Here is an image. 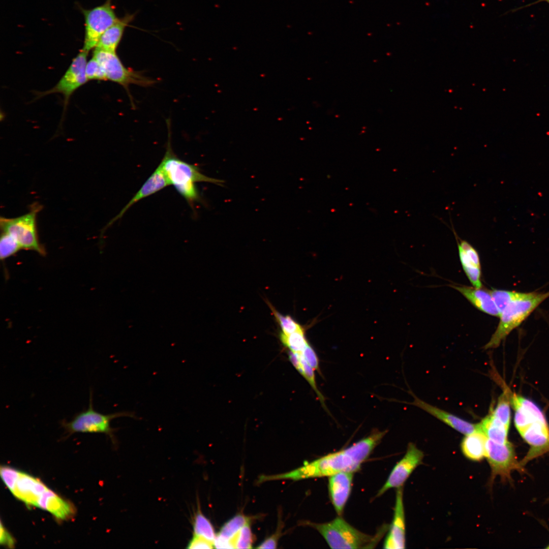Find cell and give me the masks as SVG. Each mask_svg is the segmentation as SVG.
I'll return each instance as SVG.
<instances>
[{
  "label": "cell",
  "instance_id": "6da1fadb",
  "mask_svg": "<svg viewBox=\"0 0 549 549\" xmlns=\"http://www.w3.org/2000/svg\"><path fill=\"white\" fill-rule=\"evenodd\" d=\"M386 433V430L380 431L374 429L369 436L348 448L329 453L311 462H305L302 466L293 471L292 475L296 480H298L329 477L342 472H356Z\"/></svg>",
  "mask_w": 549,
  "mask_h": 549
},
{
  "label": "cell",
  "instance_id": "7a4b0ae2",
  "mask_svg": "<svg viewBox=\"0 0 549 549\" xmlns=\"http://www.w3.org/2000/svg\"><path fill=\"white\" fill-rule=\"evenodd\" d=\"M491 293L500 313V321L484 349L498 347L510 333L549 297V291L522 292L492 289Z\"/></svg>",
  "mask_w": 549,
  "mask_h": 549
},
{
  "label": "cell",
  "instance_id": "3957f363",
  "mask_svg": "<svg viewBox=\"0 0 549 549\" xmlns=\"http://www.w3.org/2000/svg\"><path fill=\"white\" fill-rule=\"evenodd\" d=\"M514 410L515 426L530 448L520 461L524 467L549 452V425L540 408L530 400L515 393L510 396Z\"/></svg>",
  "mask_w": 549,
  "mask_h": 549
},
{
  "label": "cell",
  "instance_id": "277c9868",
  "mask_svg": "<svg viewBox=\"0 0 549 549\" xmlns=\"http://www.w3.org/2000/svg\"><path fill=\"white\" fill-rule=\"evenodd\" d=\"M160 165L170 185H172L191 205L199 199L195 182H208L221 185L224 182L205 176L195 165L177 158L172 151L170 142Z\"/></svg>",
  "mask_w": 549,
  "mask_h": 549
},
{
  "label": "cell",
  "instance_id": "5b68a950",
  "mask_svg": "<svg viewBox=\"0 0 549 549\" xmlns=\"http://www.w3.org/2000/svg\"><path fill=\"white\" fill-rule=\"evenodd\" d=\"M306 525L316 529L332 548H366L374 542L373 536L357 530L340 515L329 522Z\"/></svg>",
  "mask_w": 549,
  "mask_h": 549
},
{
  "label": "cell",
  "instance_id": "8992f818",
  "mask_svg": "<svg viewBox=\"0 0 549 549\" xmlns=\"http://www.w3.org/2000/svg\"><path fill=\"white\" fill-rule=\"evenodd\" d=\"M42 207L39 203L32 204L27 213L16 218L1 217V232H6L14 238L21 249L35 251L44 255L45 251L40 244L37 230V216Z\"/></svg>",
  "mask_w": 549,
  "mask_h": 549
},
{
  "label": "cell",
  "instance_id": "52a82bcc",
  "mask_svg": "<svg viewBox=\"0 0 549 549\" xmlns=\"http://www.w3.org/2000/svg\"><path fill=\"white\" fill-rule=\"evenodd\" d=\"M124 416L136 418L134 413L129 412L104 414L96 411L93 406L91 391L88 408L76 414L69 421L62 420L61 425L70 434L75 433H105L111 436L114 429L110 425L111 421Z\"/></svg>",
  "mask_w": 549,
  "mask_h": 549
},
{
  "label": "cell",
  "instance_id": "ba28073f",
  "mask_svg": "<svg viewBox=\"0 0 549 549\" xmlns=\"http://www.w3.org/2000/svg\"><path fill=\"white\" fill-rule=\"evenodd\" d=\"M94 57L102 66L107 80L123 86L127 91L130 84L147 86L154 81L141 73L127 68L121 63L115 52L95 48Z\"/></svg>",
  "mask_w": 549,
  "mask_h": 549
},
{
  "label": "cell",
  "instance_id": "9c48e42d",
  "mask_svg": "<svg viewBox=\"0 0 549 549\" xmlns=\"http://www.w3.org/2000/svg\"><path fill=\"white\" fill-rule=\"evenodd\" d=\"M486 458L491 469L490 481L499 476L503 482L511 481V473L517 470L524 471L520 462L517 460L514 447L509 441L500 444L487 439L486 443Z\"/></svg>",
  "mask_w": 549,
  "mask_h": 549
},
{
  "label": "cell",
  "instance_id": "30bf717a",
  "mask_svg": "<svg viewBox=\"0 0 549 549\" xmlns=\"http://www.w3.org/2000/svg\"><path fill=\"white\" fill-rule=\"evenodd\" d=\"M85 21V35L82 49L88 51L95 48L103 34L118 18L111 0L90 9H82Z\"/></svg>",
  "mask_w": 549,
  "mask_h": 549
},
{
  "label": "cell",
  "instance_id": "8fae6325",
  "mask_svg": "<svg viewBox=\"0 0 549 549\" xmlns=\"http://www.w3.org/2000/svg\"><path fill=\"white\" fill-rule=\"evenodd\" d=\"M88 51L82 49L73 58L69 68L57 83L52 88L39 94V97L59 93L64 96L65 106L70 97L78 88L87 81L85 72Z\"/></svg>",
  "mask_w": 549,
  "mask_h": 549
},
{
  "label": "cell",
  "instance_id": "7c38bea8",
  "mask_svg": "<svg viewBox=\"0 0 549 549\" xmlns=\"http://www.w3.org/2000/svg\"><path fill=\"white\" fill-rule=\"evenodd\" d=\"M423 456V452L415 444L409 443L404 457L393 467L377 496H380L390 489L403 486L415 469L422 464Z\"/></svg>",
  "mask_w": 549,
  "mask_h": 549
},
{
  "label": "cell",
  "instance_id": "4fadbf2b",
  "mask_svg": "<svg viewBox=\"0 0 549 549\" xmlns=\"http://www.w3.org/2000/svg\"><path fill=\"white\" fill-rule=\"evenodd\" d=\"M405 519L403 486L397 488L392 523L384 542L383 548H405Z\"/></svg>",
  "mask_w": 549,
  "mask_h": 549
},
{
  "label": "cell",
  "instance_id": "5bb4252c",
  "mask_svg": "<svg viewBox=\"0 0 549 549\" xmlns=\"http://www.w3.org/2000/svg\"><path fill=\"white\" fill-rule=\"evenodd\" d=\"M49 489L39 479L19 471L11 492L27 505H36L42 495Z\"/></svg>",
  "mask_w": 549,
  "mask_h": 549
},
{
  "label": "cell",
  "instance_id": "9a60e30c",
  "mask_svg": "<svg viewBox=\"0 0 549 549\" xmlns=\"http://www.w3.org/2000/svg\"><path fill=\"white\" fill-rule=\"evenodd\" d=\"M353 472H342L329 477L328 490L331 501L339 515H341L350 495Z\"/></svg>",
  "mask_w": 549,
  "mask_h": 549
},
{
  "label": "cell",
  "instance_id": "2e32d148",
  "mask_svg": "<svg viewBox=\"0 0 549 549\" xmlns=\"http://www.w3.org/2000/svg\"><path fill=\"white\" fill-rule=\"evenodd\" d=\"M169 185H170V184L160 164L130 201L119 213L108 224L106 228L121 218L128 209L138 201L157 193Z\"/></svg>",
  "mask_w": 549,
  "mask_h": 549
},
{
  "label": "cell",
  "instance_id": "e0dca14e",
  "mask_svg": "<svg viewBox=\"0 0 549 549\" xmlns=\"http://www.w3.org/2000/svg\"><path fill=\"white\" fill-rule=\"evenodd\" d=\"M451 286L460 292L477 309L491 316L499 318L500 313L490 290L464 285Z\"/></svg>",
  "mask_w": 549,
  "mask_h": 549
},
{
  "label": "cell",
  "instance_id": "ac0fdd59",
  "mask_svg": "<svg viewBox=\"0 0 549 549\" xmlns=\"http://www.w3.org/2000/svg\"><path fill=\"white\" fill-rule=\"evenodd\" d=\"M411 403L440 420L456 431L465 435L478 430V424L464 420L448 412L433 406L414 396Z\"/></svg>",
  "mask_w": 549,
  "mask_h": 549
},
{
  "label": "cell",
  "instance_id": "d6986e66",
  "mask_svg": "<svg viewBox=\"0 0 549 549\" xmlns=\"http://www.w3.org/2000/svg\"><path fill=\"white\" fill-rule=\"evenodd\" d=\"M36 506L49 511L60 520L68 519L74 513L71 504L50 489L39 498Z\"/></svg>",
  "mask_w": 549,
  "mask_h": 549
},
{
  "label": "cell",
  "instance_id": "ffe728a7",
  "mask_svg": "<svg viewBox=\"0 0 549 549\" xmlns=\"http://www.w3.org/2000/svg\"><path fill=\"white\" fill-rule=\"evenodd\" d=\"M487 438L479 429L465 435L461 444L464 455L468 460L479 462L486 457Z\"/></svg>",
  "mask_w": 549,
  "mask_h": 549
},
{
  "label": "cell",
  "instance_id": "44dd1931",
  "mask_svg": "<svg viewBox=\"0 0 549 549\" xmlns=\"http://www.w3.org/2000/svg\"><path fill=\"white\" fill-rule=\"evenodd\" d=\"M132 19V15H127L121 19H118L103 34L96 48L115 52L121 41L126 27Z\"/></svg>",
  "mask_w": 549,
  "mask_h": 549
},
{
  "label": "cell",
  "instance_id": "7402d4cb",
  "mask_svg": "<svg viewBox=\"0 0 549 549\" xmlns=\"http://www.w3.org/2000/svg\"><path fill=\"white\" fill-rule=\"evenodd\" d=\"M478 428L488 439L493 442L500 444L509 442L508 434L509 428L496 418L491 411L478 423Z\"/></svg>",
  "mask_w": 549,
  "mask_h": 549
},
{
  "label": "cell",
  "instance_id": "603a6c76",
  "mask_svg": "<svg viewBox=\"0 0 549 549\" xmlns=\"http://www.w3.org/2000/svg\"><path fill=\"white\" fill-rule=\"evenodd\" d=\"M460 259L463 268L474 287H482L481 280V268L476 266L467 255L462 248L458 245Z\"/></svg>",
  "mask_w": 549,
  "mask_h": 549
},
{
  "label": "cell",
  "instance_id": "cb8c5ba5",
  "mask_svg": "<svg viewBox=\"0 0 549 549\" xmlns=\"http://www.w3.org/2000/svg\"><path fill=\"white\" fill-rule=\"evenodd\" d=\"M249 522V517L243 514H237L223 526L217 535L226 539L232 540L240 529Z\"/></svg>",
  "mask_w": 549,
  "mask_h": 549
},
{
  "label": "cell",
  "instance_id": "d4e9b609",
  "mask_svg": "<svg viewBox=\"0 0 549 549\" xmlns=\"http://www.w3.org/2000/svg\"><path fill=\"white\" fill-rule=\"evenodd\" d=\"M510 396L506 390L499 397L495 408L491 407L490 411L494 416L506 426L509 428L510 423Z\"/></svg>",
  "mask_w": 549,
  "mask_h": 549
},
{
  "label": "cell",
  "instance_id": "484cf974",
  "mask_svg": "<svg viewBox=\"0 0 549 549\" xmlns=\"http://www.w3.org/2000/svg\"><path fill=\"white\" fill-rule=\"evenodd\" d=\"M280 340L290 351L299 354L309 344L305 338L303 329L290 334L281 332Z\"/></svg>",
  "mask_w": 549,
  "mask_h": 549
},
{
  "label": "cell",
  "instance_id": "4316f807",
  "mask_svg": "<svg viewBox=\"0 0 549 549\" xmlns=\"http://www.w3.org/2000/svg\"><path fill=\"white\" fill-rule=\"evenodd\" d=\"M193 529L195 535L204 538L214 543L217 535L214 528L210 522L200 511L195 515Z\"/></svg>",
  "mask_w": 549,
  "mask_h": 549
},
{
  "label": "cell",
  "instance_id": "83f0119b",
  "mask_svg": "<svg viewBox=\"0 0 549 549\" xmlns=\"http://www.w3.org/2000/svg\"><path fill=\"white\" fill-rule=\"evenodd\" d=\"M21 249L19 243L10 235L6 232H1L0 257L2 260L14 255Z\"/></svg>",
  "mask_w": 549,
  "mask_h": 549
},
{
  "label": "cell",
  "instance_id": "f1b7e54d",
  "mask_svg": "<svg viewBox=\"0 0 549 549\" xmlns=\"http://www.w3.org/2000/svg\"><path fill=\"white\" fill-rule=\"evenodd\" d=\"M300 356L302 363V373L301 375L309 382L310 386L312 387L313 390L316 393V395L318 398V399L321 402L322 407L326 410V412L329 413V412L328 411L325 405V399L323 395L322 394V393L320 392L317 386L314 374L315 370L306 362V361L302 357L301 354Z\"/></svg>",
  "mask_w": 549,
  "mask_h": 549
},
{
  "label": "cell",
  "instance_id": "f546056e",
  "mask_svg": "<svg viewBox=\"0 0 549 549\" xmlns=\"http://www.w3.org/2000/svg\"><path fill=\"white\" fill-rule=\"evenodd\" d=\"M272 313L281 326L283 333L290 334L302 329L301 326L289 316H284L278 312L271 304L268 303Z\"/></svg>",
  "mask_w": 549,
  "mask_h": 549
},
{
  "label": "cell",
  "instance_id": "4dcf8cb0",
  "mask_svg": "<svg viewBox=\"0 0 549 549\" xmlns=\"http://www.w3.org/2000/svg\"><path fill=\"white\" fill-rule=\"evenodd\" d=\"M234 548H251L253 536L249 523L244 526L232 539Z\"/></svg>",
  "mask_w": 549,
  "mask_h": 549
},
{
  "label": "cell",
  "instance_id": "1f68e13d",
  "mask_svg": "<svg viewBox=\"0 0 549 549\" xmlns=\"http://www.w3.org/2000/svg\"><path fill=\"white\" fill-rule=\"evenodd\" d=\"M85 72L88 80H107L104 71L102 66L98 60L93 56L87 62Z\"/></svg>",
  "mask_w": 549,
  "mask_h": 549
},
{
  "label": "cell",
  "instance_id": "d6a6232c",
  "mask_svg": "<svg viewBox=\"0 0 549 549\" xmlns=\"http://www.w3.org/2000/svg\"><path fill=\"white\" fill-rule=\"evenodd\" d=\"M306 362L314 370L320 373L318 356L312 347L308 344L300 353Z\"/></svg>",
  "mask_w": 549,
  "mask_h": 549
},
{
  "label": "cell",
  "instance_id": "836d02e7",
  "mask_svg": "<svg viewBox=\"0 0 549 549\" xmlns=\"http://www.w3.org/2000/svg\"><path fill=\"white\" fill-rule=\"evenodd\" d=\"M187 548L190 549H209L214 548V545L212 542L202 537L194 535L188 544Z\"/></svg>",
  "mask_w": 549,
  "mask_h": 549
},
{
  "label": "cell",
  "instance_id": "e575fe53",
  "mask_svg": "<svg viewBox=\"0 0 549 549\" xmlns=\"http://www.w3.org/2000/svg\"><path fill=\"white\" fill-rule=\"evenodd\" d=\"M0 542L2 545L12 547L14 545V540L12 536L3 526L1 524V538Z\"/></svg>",
  "mask_w": 549,
  "mask_h": 549
},
{
  "label": "cell",
  "instance_id": "d590c367",
  "mask_svg": "<svg viewBox=\"0 0 549 549\" xmlns=\"http://www.w3.org/2000/svg\"><path fill=\"white\" fill-rule=\"evenodd\" d=\"M279 533H275L264 540L258 547V548H276Z\"/></svg>",
  "mask_w": 549,
  "mask_h": 549
},
{
  "label": "cell",
  "instance_id": "8d00e7d4",
  "mask_svg": "<svg viewBox=\"0 0 549 549\" xmlns=\"http://www.w3.org/2000/svg\"><path fill=\"white\" fill-rule=\"evenodd\" d=\"M288 357L293 367L301 374L302 373V363L300 354L290 351L288 353Z\"/></svg>",
  "mask_w": 549,
  "mask_h": 549
},
{
  "label": "cell",
  "instance_id": "74e56055",
  "mask_svg": "<svg viewBox=\"0 0 549 549\" xmlns=\"http://www.w3.org/2000/svg\"><path fill=\"white\" fill-rule=\"evenodd\" d=\"M542 1H545V2H546L547 3H548L549 4V0H542Z\"/></svg>",
  "mask_w": 549,
  "mask_h": 549
},
{
  "label": "cell",
  "instance_id": "f35d334b",
  "mask_svg": "<svg viewBox=\"0 0 549 549\" xmlns=\"http://www.w3.org/2000/svg\"><path fill=\"white\" fill-rule=\"evenodd\" d=\"M545 548H547V549H549V544H548V545H547V546H546V547Z\"/></svg>",
  "mask_w": 549,
  "mask_h": 549
}]
</instances>
